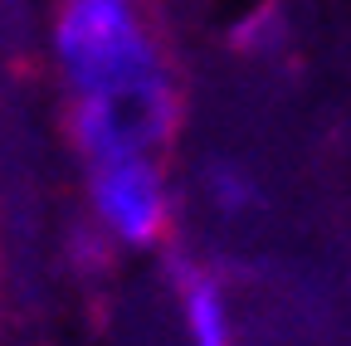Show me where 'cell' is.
Wrapping results in <instances>:
<instances>
[{"label": "cell", "instance_id": "obj_1", "mask_svg": "<svg viewBox=\"0 0 351 346\" xmlns=\"http://www.w3.org/2000/svg\"><path fill=\"white\" fill-rule=\"evenodd\" d=\"M49 54L69 103L176 78L156 20L142 0H59Z\"/></svg>", "mask_w": 351, "mask_h": 346}, {"label": "cell", "instance_id": "obj_2", "mask_svg": "<svg viewBox=\"0 0 351 346\" xmlns=\"http://www.w3.org/2000/svg\"><path fill=\"white\" fill-rule=\"evenodd\" d=\"M181 127V83H147L69 103V137L88 166L122 156H166Z\"/></svg>", "mask_w": 351, "mask_h": 346}, {"label": "cell", "instance_id": "obj_3", "mask_svg": "<svg viewBox=\"0 0 351 346\" xmlns=\"http://www.w3.org/2000/svg\"><path fill=\"white\" fill-rule=\"evenodd\" d=\"M88 210L108 244L156 249L171 234L176 195L161 156H122L88 166Z\"/></svg>", "mask_w": 351, "mask_h": 346}, {"label": "cell", "instance_id": "obj_4", "mask_svg": "<svg viewBox=\"0 0 351 346\" xmlns=\"http://www.w3.org/2000/svg\"><path fill=\"white\" fill-rule=\"evenodd\" d=\"M181 288V322L191 346H230V312H225V293L205 269H181L176 278Z\"/></svg>", "mask_w": 351, "mask_h": 346}, {"label": "cell", "instance_id": "obj_5", "mask_svg": "<svg viewBox=\"0 0 351 346\" xmlns=\"http://www.w3.org/2000/svg\"><path fill=\"white\" fill-rule=\"evenodd\" d=\"M210 190H215V205H219V210H239V205L249 200V186L234 176V171H225V166L210 171Z\"/></svg>", "mask_w": 351, "mask_h": 346}]
</instances>
